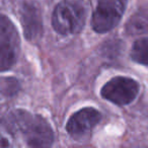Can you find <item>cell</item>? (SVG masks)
I'll return each mask as SVG.
<instances>
[{"label": "cell", "mask_w": 148, "mask_h": 148, "mask_svg": "<svg viewBox=\"0 0 148 148\" xmlns=\"http://www.w3.org/2000/svg\"><path fill=\"white\" fill-rule=\"evenodd\" d=\"M8 127L12 132L21 133L31 147H49L54 142L53 129L40 115L16 110L9 115Z\"/></svg>", "instance_id": "cell-1"}, {"label": "cell", "mask_w": 148, "mask_h": 148, "mask_svg": "<svg viewBox=\"0 0 148 148\" xmlns=\"http://www.w3.org/2000/svg\"><path fill=\"white\" fill-rule=\"evenodd\" d=\"M87 18V6L83 0H63L56 5L52 25L59 35H77L83 29Z\"/></svg>", "instance_id": "cell-2"}, {"label": "cell", "mask_w": 148, "mask_h": 148, "mask_svg": "<svg viewBox=\"0 0 148 148\" xmlns=\"http://www.w3.org/2000/svg\"><path fill=\"white\" fill-rule=\"evenodd\" d=\"M21 51V39L12 21L0 14V72L11 69Z\"/></svg>", "instance_id": "cell-3"}, {"label": "cell", "mask_w": 148, "mask_h": 148, "mask_svg": "<svg viewBox=\"0 0 148 148\" xmlns=\"http://www.w3.org/2000/svg\"><path fill=\"white\" fill-rule=\"evenodd\" d=\"M127 0H99L91 18V27L99 34L115 29L125 12Z\"/></svg>", "instance_id": "cell-4"}, {"label": "cell", "mask_w": 148, "mask_h": 148, "mask_svg": "<svg viewBox=\"0 0 148 148\" xmlns=\"http://www.w3.org/2000/svg\"><path fill=\"white\" fill-rule=\"evenodd\" d=\"M139 83L129 77L117 76L108 81L101 91V97L117 106H127L137 97Z\"/></svg>", "instance_id": "cell-5"}, {"label": "cell", "mask_w": 148, "mask_h": 148, "mask_svg": "<svg viewBox=\"0 0 148 148\" xmlns=\"http://www.w3.org/2000/svg\"><path fill=\"white\" fill-rule=\"evenodd\" d=\"M101 120V114L93 108H84L76 112L68 120L66 130L75 141L85 142L91 137L92 131Z\"/></svg>", "instance_id": "cell-6"}, {"label": "cell", "mask_w": 148, "mask_h": 148, "mask_svg": "<svg viewBox=\"0 0 148 148\" xmlns=\"http://www.w3.org/2000/svg\"><path fill=\"white\" fill-rule=\"evenodd\" d=\"M19 17L25 39L29 42L39 41L44 31L43 19L39 7L33 2L21 3Z\"/></svg>", "instance_id": "cell-7"}, {"label": "cell", "mask_w": 148, "mask_h": 148, "mask_svg": "<svg viewBox=\"0 0 148 148\" xmlns=\"http://www.w3.org/2000/svg\"><path fill=\"white\" fill-rule=\"evenodd\" d=\"M125 32L129 36L148 34V9H140L134 13L126 23Z\"/></svg>", "instance_id": "cell-8"}, {"label": "cell", "mask_w": 148, "mask_h": 148, "mask_svg": "<svg viewBox=\"0 0 148 148\" xmlns=\"http://www.w3.org/2000/svg\"><path fill=\"white\" fill-rule=\"evenodd\" d=\"M130 56L136 63L148 66V38H141L135 41Z\"/></svg>", "instance_id": "cell-9"}, {"label": "cell", "mask_w": 148, "mask_h": 148, "mask_svg": "<svg viewBox=\"0 0 148 148\" xmlns=\"http://www.w3.org/2000/svg\"><path fill=\"white\" fill-rule=\"evenodd\" d=\"M21 89L18 80L14 77H2L0 78V93L6 97L15 95Z\"/></svg>", "instance_id": "cell-10"}]
</instances>
